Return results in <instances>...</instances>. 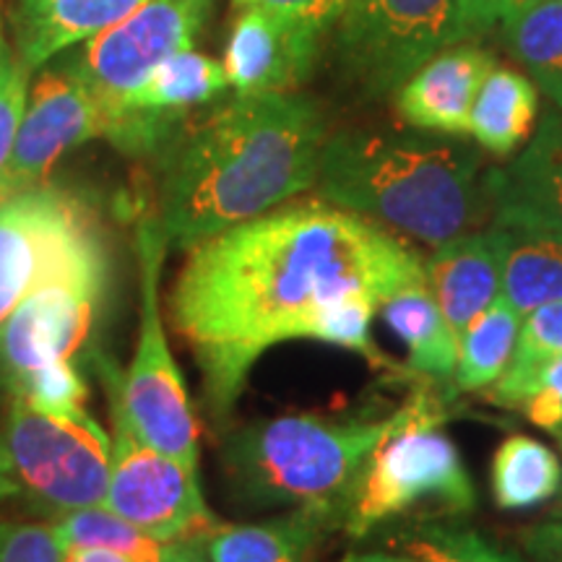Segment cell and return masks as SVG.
<instances>
[{"label":"cell","instance_id":"cell-1","mask_svg":"<svg viewBox=\"0 0 562 562\" xmlns=\"http://www.w3.org/2000/svg\"><path fill=\"white\" fill-rule=\"evenodd\" d=\"M427 284L425 261L402 237L315 199L224 229L188 250L167 311L201 372L203 402L222 425L263 351L311 339L334 302L364 294L383 305Z\"/></svg>","mask_w":562,"mask_h":562},{"label":"cell","instance_id":"cell-2","mask_svg":"<svg viewBox=\"0 0 562 562\" xmlns=\"http://www.w3.org/2000/svg\"><path fill=\"white\" fill-rule=\"evenodd\" d=\"M326 138L321 108L297 91L235 94L188 117L159 151L151 216L167 250H191L311 191Z\"/></svg>","mask_w":562,"mask_h":562},{"label":"cell","instance_id":"cell-3","mask_svg":"<svg viewBox=\"0 0 562 562\" xmlns=\"http://www.w3.org/2000/svg\"><path fill=\"white\" fill-rule=\"evenodd\" d=\"M315 191L385 229L438 245L490 216L482 154L427 131H339L326 138Z\"/></svg>","mask_w":562,"mask_h":562},{"label":"cell","instance_id":"cell-4","mask_svg":"<svg viewBox=\"0 0 562 562\" xmlns=\"http://www.w3.org/2000/svg\"><path fill=\"white\" fill-rule=\"evenodd\" d=\"M398 422L391 417L284 414L240 427L224 440L222 472L245 508L318 505L339 513L370 453Z\"/></svg>","mask_w":562,"mask_h":562},{"label":"cell","instance_id":"cell-5","mask_svg":"<svg viewBox=\"0 0 562 562\" xmlns=\"http://www.w3.org/2000/svg\"><path fill=\"white\" fill-rule=\"evenodd\" d=\"M110 284V261L45 281L0 323V406L24 398L40 409L91 417L76 355Z\"/></svg>","mask_w":562,"mask_h":562},{"label":"cell","instance_id":"cell-6","mask_svg":"<svg viewBox=\"0 0 562 562\" xmlns=\"http://www.w3.org/2000/svg\"><path fill=\"white\" fill-rule=\"evenodd\" d=\"M110 435L94 417H68L11 398L0 414V505L55 521L104 505Z\"/></svg>","mask_w":562,"mask_h":562},{"label":"cell","instance_id":"cell-7","mask_svg":"<svg viewBox=\"0 0 562 562\" xmlns=\"http://www.w3.org/2000/svg\"><path fill=\"white\" fill-rule=\"evenodd\" d=\"M440 402L417 396L398 409L396 427L370 453L341 508V526L364 537L391 518L419 508L474 510L476 490L456 442L440 432Z\"/></svg>","mask_w":562,"mask_h":562},{"label":"cell","instance_id":"cell-8","mask_svg":"<svg viewBox=\"0 0 562 562\" xmlns=\"http://www.w3.org/2000/svg\"><path fill=\"white\" fill-rule=\"evenodd\" d=\"M136 250L140 311L136 349L121 378L123 404L140 438L199 474V419L161 318L159 277L167 243L151 214L138 224Z\"/></svg>","mask_w":562,"mask_h":562},{"label":"cell","instance_id":"cell-9","mask_svg":"<svg viewBox=\"0 0 562 562\" xmlns=\"http://www.w3.org/2000/svg\"><path fill=\"white\" fill-rule=\"evenodd\" d=\"M110 406V484L104 508L165 542L203 539L222 521L203 501L199 474L149 446L125 412L117 364L100 360Z\"/></svg>","mask_w":562,"mask_h":562},{"label":"cell","instance_id":"cell-10","mask_svg":"<svg viewBox=\"0 0 562 562\" xmlns=\"http://www.w3.org/2000/svg\"><path fill=\"white\" fill-rule=\"evenodd\" d=\"M102 261V224L76 193L45 182L0 199V323L45 281Z\"/></svg>","mask_w":562,"mask_h":562},{"label":"cell","instance_id":"cell-11","mask_svg":"<svg viewBox=\"0 0 562 562\" xmlns=\"http://www.w3.org/2000/svg\"><path fill=\"white\" fill-rule=\"evenodd\" d=\"M336 42L351 81L383 97L463 34L456 0H351Z\"/></svg>","mask_w":562,"mask_h":562},{"label":"cell","instance_id":"cell-12","mask_svg":"<svg viewBox=\"0 0 562 562\" xmlns=\"http://www.w3.org/2000/svg\"><path fill=\"white\" fill-rule=\"evenodd\" d=\"M209 13L211 0H146L63 66L87 83L108 112L167 58L193 50Z\"/></svg>","mask_w":562,"mask_h":562},{"label":"cell","instance_id":"cell-13","mask_svg":"<svg viewBox=\"0 0 562 562\" xmlns=\"http://www.w3.org/2000/svg\"><path fill=\"white\" fill-rule=\"evenodd\" d=\"M108 112L66 66H45L30 83L11 157L0 172V199L45 186L70 149L104 138Z\"/></svg>","mask_w":562,"mask_h":562},{"label":"cell","instance_id":"cell-14","mask_svg":"<svg viewBox=\"0 0 562 562\" xmlns=\"http://www.w3.org/2000/svg\"><path fill=\"white\" fill-rule=\"evenodd\" d=\"M229 89L224 63L195 50L167 58L149 79L108 110L104 138L125 154L161 151L193 110Z\"/></svg>","mask_w":562,"mask_h":562},{"label":"cell","instance_id":"cell-15","mask_svg":"<svg viewBox=\"0 0 562 562\" xmlns=\"http://www.w3.org/2000/svg\"><path fill=\"white\" fill-rule=\"evenodd\" d=\"M328 30L261 9L237 11L232 24L224 70L235 94H281L297 91L318 63Z\"/></svg>","mask_w":562,"mask_h":562},{"label":"cell","instance_id":"cell-16","mask_svg":"<svg viewBox=\"0 0 562 562\" xmlns=\"http://www.w3.org/2000/svg\"><path fill=\"white\" fill-rule=\"evenodd\" d=\"M487 237L501 263V294L526 318L562 300V232L516 206L490 203Z\"/></svg>","mask_w":562,"mask_h":562},{"label":"cell","instance_id":"cell-17","mask_svg":"<svg viewBox=\"0 0 562 562\" xmlns=\"http://www.w3.org/2000/svg\"><path fill=\"white\" fill-rule=\"evenodd\" d=\"M495 58L474 45H453L427 60L396 91L398 115L412 128L440 136H469V115Z\"/></svg>","mask_w":562,"mask_h":562},{"label":"cell","instance_id":"cell-18","mask_svg":"<svg viewBox=\"0 0 562 562\" xmlns=\"http://www.w3.org/2000/svg\"><path fill=\"white\" fill-rule=\"evenodd\" d=\"M427 286L461 341L474 318L487 311L501 294V263L487 232H463L435 248L425 261Z\"/></svg>","mask_w":562,"mask_h":562},{"label":"cell","instance_id":"cell-19","mask_svg":"<svg viewBox=\"0 0 562 562\" xmlns=\"http://www.w3.org/2000/svg\"><path fill=\"white\" fill-rule=\"evenodd\" d=\"M146 0H19L16 58L37 74L68 47L115 26Z\"/></svg>","mask_w":562,"mask_h":562},{"label":"cell","instance_id":"cell-20","mask_svg":"<svg viewBox=\"0 0 562 562\" xmlns=\"http://www.w3.org/2000/svg\"><path fill=\"white\" fill-rule=\"evenodd\" d=\"M339 513L300 505L261 524H220L203 539L209 562H313Z\"/></svg>","mask_w":562,"mask_h":562},{"label":"cell","instance_id":"cell-21","mask_svg":"<svg viewBox=\"0 0 562 562\" xmlns=\"http://www.w3.org/2000/svg\"><path fill=\"white\" fill-rule=\"evenodd\" d=\"M490 203L516 206L562 232V110L547 112L524 151L484 175Z\"/></svg>","mask_w":562,"mask_h":562},{"label":"cell","instance_id":"cell-22","mask_svg":"<svg viewBox=\"0 0 562 562\" xmlns=\"http://www.w3.org/2000/svg\"><path fill=\"white\" fill-rule=\"evenodd\" d=\"M539 89L529 76L513 68H492L476 91L469 136L495 157H510L526 144L537 123Z\"/></svg>","mask_w":562,"mask_h":562},{"label":"cell","instance_id":"cell-23","mask_svg":"<svg viewBox=\"0 0 562 562\" xmlns=\"http://www.w3.org/2000/svg\"><path fill=\"white\" fill-rule=\"evenodd\" d=\"M50 524L66 550L70 547H104L131 562H209L206 550H203L206 537L165 542V539L151 537L125 518L115 516L104 505L66 513Z\"/></svg>","mask_w":562,"mask_h":562},{"label":"cell","instance_id":"cell-24","mask_svg":"<svg viewBox=\"0 0 562 562\" xmlns=\"http://www.w3.org/2000/svg\"><path fill=\"white\" fill-rule=\"evenodd\" d=\"M381 311L391 331L404 341L414 370L438 381L453 378L456 364H459V339L435 302L430 286H406L391 294Z\"/></svg>","mask_w":562,"mask_h":562},{"label":"cell","instance_id":"cell-25","mask_svg":"<svg viewBox=\"0 0 562 562\" xmlns=\"http://www.w3.org/2000/svg\"><path fill=\"white\" fill-rule=\"evenodd\" d=\"M503 42L526 76L562 110V3L524 0L503 19Z\"/></svg>","mask_w":562,"mask_h":562},{"label":"cell","instance_id":"cell-26","mask_svg":"<svg viewBox=\"0 0 562 562\" xmlns=\"http://www.w3.org/2000/svg\"><path fill=\"white\" fill-rule=\"evenodd\" d=\"M490 482L497 508H537L560 492L562 463L544 442L533 440L529 435H510L495 451Z\"/></svg>","mask_w":562,"mask_h":562},{"label":"cell","instance_id":"cell-27","mask_svg":"<svg viewBox=\"0 0 562 562\" xmlns=\"http://www.w3.org/2000/svg\"><path fill=\"white\" fill-rule=\"evenodd\" d=\"M558 357H562V300L526 315L508 368L490 385V402L524 406L542 389V372Z\"/></svg>","mask_w":562,"mask_h":562},{"label":"cell","instance_id":"cell-28","mask_svg":"<svg viewBox=\"0 0 562 562\" xmlns=\"http://www.w3.org/2000/svg\"><path fill=\"white\" fill-rule=\"evenodd\" d=\"M524 318L503 294L472 321L459 341V364H456L453 381L459 391L490 389L508 368L513 351H516L518 331Z\"/></svg>","mask_w":562,"mask_h":562},{"label":"cell","instance_id":"cell-29","mask_svg":"<svg viewBox=\"0 0 562 562\" xmlns=\"http://www.w3.org/2000/svg\"><path fill=\"white\" fill-rule=\"evenodd\" d=\"M404 552L427 562H524L461 524H422L398 537Z\"/></svg>","mask_w":562,"mask_h":562},{"label":"cell","instance_id":"cell-30","mask_svg":"<svg viewBox=\"0 0 562 562\" xmlns=\"http://www.w3.org/2000/svg\"><path fill=\"white\" fill-rule=\"evenodd\" d=\"M375 311H381V305L372 297H364V294H355V297L334 302V305H328L323 311L318 323H315L313 341L360 351L370 362H375L381 357L370 336V323Z\"/></svg>","mask_w":562,"mask_h":562},{"label":"cell","instance_id":"cell-31","mask_svg":"<svg viewBox=\"0 0 562 562\" xmlns=\"http://www.w3.org/2000/svg\"><path fill=\"white\" fill-rule=\"evenodd\" d=\"M66 544L50 521L0 518V562H63Z\"/></svg>","mask_w":562,"mask_h":562},{"label":"cell","instance_id":"cell-32","mask_svg":"<svg viewBox=\"0 0 562 562\" xmlns=\"http://www.w3.org/2000/svg\"><path fill=\"white\" fill-rule=\"evenodd\" d=\"M32 74L16 58L13 47L0 55V172L11 157L21 117H24L26 97H30Z\"/></svg>","mask_w":562,"mask_h":562},{"label":"cell","instance_id":"cell-33","mask_svg":"<svg viewBox=\"0 0 562 562\" xmlns=\"http://www.w3.org/2000/svg\"><path fill=\"white\" fill-rule=\"evenodd\" d=\"M349 3L351 0H232L235 11L261 9L286 19L311 21V24H318L323 30H331L334 24H339Z\"/></svg>","mask_w":562,"mask_h":562},{"label":"cell","instance_id":"cell-34","mask_svg":"<svg viewBox=\"0 0 562 562\" xmlns=\"http://www.w3.org/2000/svg\"><path fill=\"white\" fill-rule=\"evenodd\" d=\"M513 5H516V0H456L463 42L482 40L484 34L501 26Z\"/></svg>","mask_w":562,"mask_h":562},{"label":"cell","instance_id":"cell-35","mask_svg":"<svg viewBox=\"0 0 562 562\" xmlns=\"http://www.w3.org/2000/svg\"><path fill=\"white\" fill-rule=\"evenodd\" d=\"M521 544L533 562H562V518L521 531Z\"/></svg>","mask_w":562,"mask_h":562},{"label":"cell","instance_id":"cell-36","mask_svg":"<svg viewBox=\"0 0 562 562\" xmlns=\"http://www.w3.org/2000/svg\"><path fill=\"white\" fill-rule=\"evenodd\" d=\"M526 417L542 430L558 435L562 430V398L550 389H539L529 402L524 404Z\"/></svg>","mask_w":562,"mask_h":562},{"label":"cell","instance_id":"cell-37","mask_svg":"<svg viewBox=\"0 0 562 562\" xmlns=\"http://www.w3.org/2000/svg\"><path fill=\"white\" fill-rule=\"evenodd\" d=\"M63 562H131L123 554L104 550V547H70Z\"/></svg>","mask_w":562,"mask_h":562},{"label":"cell","instance_id":"cell-38","mask_svg":"<svg viewBox=\"0 0 562 562\" xmlns=\"http://www.w3.org/2000/svg\"><path fill=\"white\" fill-rule=\"evenodd\" d=\"M341 562H427L419 558H404V554H389V552H351Z\"/></svg>","mask_w":562,"mask_h":562},{"label":"cell","instance_id":"cell-39","mask_svg":"<svg viewBox=\"0 0 562 562\" xmlns=\"http://www.w3.org/2000/svg\"><path fill=\"white\" fill-rule=\"evenodd\" d=\"M542 389H550L562 398V357L552 360L542 372Z\"/></svg>","mask_w":562,"mask_h":562},{"label":"cell","instance_id":"cell-40","mask_svg":"<svg viewBox=\"0 0 562 562\" xmlns=\"http://www.w3.org/2000/svg\"><path fill=\"white\" fill-rule=\"evenodd\" d=\"M5 47H9V42H5V30H3V19H0V55H3Z\"/></svg>","mask_w":562,"mask_h":562},{"label":"cell","instance_id":"cell-41","mask_svg":"<svg viewBox=\"0 0 562 562\" xmlns=\"http://www.w3.org/2000/svg\"><path fill=\"white\" fill-rule=\"evenodd\" d=\"M558 495H560V501H558V505H554V518H562V487H560V492H558Z\"/></svg>","mask_w":562,"mask_h":562},{"label":"cell","instance_id":"cell-42","mask_svg":"<svg viewBox=\"0 0 562 562\" xmlns=\"http://www.w3.org/2000/svg\"><path fill=\"white\" fill-rule=\"evenodd\" d=\"M554 438H558V440H560V446H562V430H560L558 435H554Z\"/></svg>","mask_w":562,"mask_h":562},{"label":"cell","instance_id":"cell-43","mask_svg":"<svg viewBox=\"0 0 562 562\" xmlns=\"http://www.w3.org/2000/svg\"><path fill=\"white\" fill-rule=\"evenodd\" d=\"M518 3H524V0H516V5H518ZM558 3H562V0H558ZM516 5H513V9H516ZM513 9H510V11H513Z\"/></svg>","mask_w":562,"mask_h":562}]
</instances>
